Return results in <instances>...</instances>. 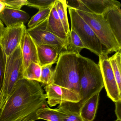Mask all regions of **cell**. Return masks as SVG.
I'll return each mask as SVG.
<instances>
[{
    "label": "cell",
    "instance_id": "obj_1",
    "mask_svg": "<svg viewBox=\"0 0 121 121\" xmlns=\"http://www.w3.org/2000/svg\"><path fill=\"white\" fill-rule=\"evenodd\" d=\"M46 94L39 83L23 79L0 110V121H36L37 111L48 107Z\"/></svg>",
    "mask_w": 121,
    "mask_h": 121
},
{
    "label": "cell",
    "instance_id": "obj_2",
    "mask_svg": "<svg viewBox=\"0 0 121 121\" xmlns=\"http://www.w3.org/2000/svg\"><path fill=\"white\" fill-rule=\"evenodd\" d=\"M78 63L80 100L78 103L61 104L70 110L79 113L81 108L86 101L97 93L100 92L104 85L98 64L80 54L78 55Z\"/></svg>",
    "mask_w": 121,
    "mask_h": 121
},
{
    "label": "cell",
    "instance_id": "obj_3",
    "mask_svg": "<svg viewBox=\"0 0 121 121\" xmlns=\"http://www.w3.org/2000/svg\"><path fill=\"white\" fill-rule=\"evenodd\" d=\"M78 55L66 51L59 54L54 70L52 83L70 89L79 95Z\"/></svg>",
    "mask_w": 121,
    "mask_h": 121
},
{
    "label": "cell",
    "instance_id": "obj_4",
    "mask_svg": "<svg viewBox=\"0 0 121 121\" xmlns=\"http://www.w3.org/2000/svg\"><path fill=\"white\" fill-rule=\"evenodd\" d=\"M22 60L20 44L10 56L6 57L4 83L0 93V110L16 87L23 79Z\"/></svg>",
    "mask_w": 121,
    "mask_h": 121
},
{
    "label": "cell",
    "instance_id": "obj_5",
    "mask_svg": "<svg viewBox=\"0 0 121 121\" xmlns=\"http://www.w3.org/2000/svg\"><path fill=\"white\" fill-rule=\"evenodd\" d=\"M76 10L92 30L108 54L121 50V45L117 41L103 15Z\"/></svg>",
    "mask_w": 121,
    "mask_h": 121
},
{
    "label": "cell",
    "instance_id": "obj_6",
    "mask_svg": "<svg viewBox=\"0 0 121 121\" xmlns=\"http://www.w3.org/2000/svg\"><path fill=\"white\" fill-rule=\"evenodd\" d=\"M68 9L71 22V30L80 37L85 49L98 56L104 54H108L92 30L76 10L71 8H68Z\"/></svg>",
    "mask_w": 121,
    "mask_h": 121
},
{
    "label": "cell",
    "instance_id": "obj_7",
    "mask_svg": "<svg viewBox=\"0 0 121 121\" xmlns=\"http://www.w3.org/2000/svg\"><path fill=\"white\" fill-rule=\"evenodd\" d=\"M99 56L98 64L102 72L104 87L108 97L115 102L121 99V92L117 86L108 54H104Z\"/></svg>",
    "mask_w": 121,
    "mask_h": 121
},
{
    "label": "cell",
    "instance_id": "obj_8",
    "mask_svg": "<svg viewBox=\"0 0 121 121\" xmlns=\"http://www.w3.org/2000/svg\"><path fill=\"white\" fill-rule=\"evenodd\" d=\"M47 103L51 107L65 103H78L80 100V95L74 91L51 83L44 86Z\"/></svg>",
    "mask_w": 121,
    "mask_h": 121
},
{
    "label": "cell",
    "instance_id": "obj_9",
    "mask_svg": "<svg viewBox=\"0 0 121 121\" xmlns=\"http://www.w3.org/2000/svg\"><path fill=\"white\" fill-rule=\"evenodd\" d=\"M47 19L33 28L26 31L36 45H46L58 47L61 50L65 49L66 42L46 30Z\"/></svg>",
    "mask_w": 121,
    "mask_h": 121
},
{
    "label": "cell",
    "instance_id": "obj_10",
    "mask_svg": "<svg viewBox=\"0 0 121 121\" xmlns=\"http://www.w3.org/2000/svg\"><path fill=\"white\" fill-rule=\"evenodd\" d=\"M26 29L24 24L5 27L0 39V46L6 57L10 56L20 45Z\"/></svg>",
    "mask_w": 121,
    "mask_h": 121
},
{
    "label": "cell",
    "instance_id": "obj_11",
    "mask_svg": "<svg viewBox=\"0 0 121 121\" xmlns=\"http://www.w3.org/2000/svg\"><path fill=\"white\" fill-rule=\"evenodd\" d=\"M22 56V70L32 62L39 64L36 44L26 31L20 43Z\"/></svg>",
    "mask_w": 121,
    "mask_h": 121
},
{
    "label": "cell",
    "instance_id": "obj_12",
    "mask_svg": "<svg viewBox=\"0 0 121 121\" xmlns=\"http://www.w3.org/2000/svg\"><path fill=\"white\" fill-rule=\"evenodd\" d=\"M29 15L23 10L5 7L0 13V20L8 28L13 27L29 22Z\"/></svg>",
    "mask_w": 121,
    "mask_h": 121
},
{
    "label": "cell",
    "instance_id": "obj_13",
    "mask_svg": "<svg viewBox=\"0 0 121 121\" xmlns=\"http://www.w3.org/2000/svg\"><path fill=\"white\" fill-rule=\"evenodd\" d=\"M90 13L104 16L109 11L121 8L120 2L115 0H81Z\"/></svg>",
    "mask_w": 121,
    "mask_h": 121
},
{
    "label": "cell",
    "instance_id": "obj_14",
    "mask_svg": "<svg viewBox=\"0 0 121 121\" xmlns=\"http://www.w3.org/2000/svg\"><path fill=\"white\" fill-rule=\"evenodd\" d=\"M36 46L39 64L41 67L54 64L62 51L57 46L46 45Z\"/></svg>",
    "mask_w": 121,
    "mask_h": 121
},
{
    "label": "cell",
    "instance_id": "obj_15",
    "mask_svg": "<svg viewBox=\"0 0 121 121\" xmlns=\"http://www.w3.org/2000/svg\"><path fill=\"white\" fill-rule=\"evenodd\" d=\"M54 4L47 19L46 30L65 41L67 44L68 37L55 9Z\"/></svg>",
    "mask_w": 121,
    "mask_h": 121
},
{
    "label": "cell",
    "instance_id": "obj_16",
    "mask_svg": "<svg viewBox=\"0 0 121 121\" xmlns=\"http://www.w3.org/2000/svg\"><path fill=\"white\" fill-rule=\"evenodd\" d=\"M100 92L97 93L87 100L79 110L83 121H93L95 117L99 103Z\"/></svg>",
    "mask_w": 121,
    "mask_h": 121
},
{
    "label": "cell",
    "instance_id": "obj_17",
    "mask_svg": "<svg viewBox=\"0 0 121 121\" xmlns=\"http://www.w3.org/2000/svg\"><path fill=\"white\" fill-rule=\"evenodd\" d=\"M104 17L117 41L121 45V8H115L112 10Z\"/></svg>",
    "mask_w": 121,
    "mask_h": 121
},
{
    "label": "cell",
    "instance_id": "obj_18",
    "mask_svg": "<svg viewBox=\"0 0 121 121\" xmlns=\"http://www.w3.org/2000/svg\"><path fill=\"white\" fill-rule=\"evenodd\" d=\"M54 7L59 17L64 28L65 32L68 38L70 30L67 15V6L66 0H56Z\"/></svg>",
    "mask_w": 121,
    "mask_h": 121
},
{
    "label": "cell",
    "instance_id": "obj_19",
    "mask_svg": "<svg viewBox=\"0 0 121 121\" xmlns=\"http://www.w3.org/2000/svg\"><path fill=\"white\" fill-rule=\"evenodd\" d=\"M84 48H85V46L80 37L75 31L71 30L65 49L66 51L79 54Z\"/></svg>",
    "mask_w": 121,
    "mask_h": 121
},
{
    "label": "cell",
    "instance_id": "obj_20",
    "mask_svg": "<svg viewBox=\"0 0 121 121\" xmlns=\"http://www.w3.org/2000/svg\"><path fill=\"white\" fill-rule=\"evenodd\" d=\"M38 120L47 121H62V114L58 109H53L48 107H43L37 112Z\"/></svg>",
    "mask_w": 121,
    "mask_h": 121
},
{
    "label": "cell",
    "instance_id": "obj_21",
    "mask_svg": "<svg viewBox=\"0 0 121 121\" xmlns=\"http://www.w3.org/2000/svg\"><path fill=\"white\" fill-rule=\"evenodd\" d=\"M109 60L118 87L121 92V50L117 52L113 56L109 58Z\"/></svg>",
    "mask_w": 121,
    "mask_h": 121
},
{
    "label": "cell",
    "instance_id": "obj_22",
    "mask_svg": "<svg viewBox=\"0 0 121 121\" xmlns=\"http://www.w3.org/2000/svg\"><path fill=\"white\" fill-rule=\"evenodd\" d=\"M41 72L42 67L39 64L32 62L23 71L22 77L24 79L40 82Z\"/></svg>",
    "mask_w": 121,
    "mask_h": 121
},
{
    "label": "cell",
    "instance_id": "obj_23",
    "mask_svg": "<svg viewBox=\"0 0 121 121\" xmlns=\"http://www.w3.org/2000/svg\"><path fill=\"white\" fill-rule=\"evenodd\" d=\"M53 5L47 8L39 10V12L34 15L28 22V29L35 27L47 19Z\"/></svg>",
    "mask_w": 121,
    "mask_h": 121
},
{
    "label": "cell",
    "instance_id": "obj_24",
    "mask_svg": "<svg viewBox=\"0 0 121 121\" xmlns=\"http://www.w3.org/2000/svg\"><path fill=\"white\" fill-rule=\"evenodd\" d=\"M57 109L62 114V121H83L80 114L70 110L62 104Z\"/></svg>",
    "mask_w": 121,
    "mask_h": 121
},
{
    "label": "cell",
    "instance_id": "obj_25",
    "mask_svg": "<svg viewBox=\"0 0 121 121\" xmlns=\"http://www.w3.org/2000/svg\"><path fill=\"white\" fill-rule=\"evenodd\" d=\"M52 65H47L42 67L40 82L44 86L53 83L54 70L52 69Z\"/></svg>",
    "mask_w": 121,
    "mask_h": 121
},
{
    "label": "cell",
    "instance_id": "obj_26",
    "mask_svg": "<svg viewBox=\"0 0 121 121\" xmlns=\"http://www.w3.org/2000/svg\"><path fill=\"white\" fill-rule=\"evenodd\" d=\"M27 1L28 4L27 6L40 10L52 6L56 0H29Z\"/></svg>",
    "mask_w": 121,
    "mask_h": 121
},
{
    "label": "cell",
    "instance_id": "obj_27",
    "mask_svg": "<svg viewBox=\"0 0 121 121\" xmlns=\"http://www.w3.org/2000/svg\"><path fill=\"white\" fill-rule=\"evenodd\" d=\"M5 4L6 7L14 9L20 10L24 6L28 5V2L27 0H2Z\"/></svg>",
    "mask_w": 121,
    "mask_h": 121
},
{
    "label": "cell",
    "instance_id": "obj_28",
    "mask_svg": "<svg viewBox=\"0 0 121 121\" xmlns=\"http://www.w3.org/2000/svg\"><path fill=\"white\" fill-rule=\"evenodd\" d=\"M6 56L0 46V93L2 91L4 83Z\"/></svg>",
    "mask_w": 121,
    "mask_h": 121
},
{
    "label": "cell",
    "instance_id": "obj_29",
    "mask_svg": "<svg viewBox=\"0 0 121 121\" xmlns=\"http://www.w3.org/2000/svg\"><path fill=\"white\" fill-rule=\"evenodd\" d=\"M66 3L67 8H73L77 10L90 13L88 9L82 2L81 0H66Z\"/></svg>",
    "mask_w": 121,
    "mask_h": 121
},
{
    "label": "cell",
    "instance_id": "obj_30",
    "mask_svg": "<svg viewBox=\"0 0 121 121\" xmlns=\"http://www.w3.org/2000/svg\"><path fill=\"white\" fill-rule=\"evenodd\" d=\"M115 112L117 119L121 120V99L115 102Z\"/></svg>",
    "mask_w": 121,
    "mask_h": 121
},
{
    "label": "cell",
    "instance_id": "obj_31",
    "mask_svg": "<svg viewBox=\"0 0 121 121\" xmlns=\"http://www.w3.org/2000/svg\"><path fill=\"white\" fill-rule=\"evenodd\" d=\"M5 27L2 21L0 20V39L2 37L4 31Z\"/></svg>",
    "mask_w": 121,
    "mask_h": 121
},
{
    "label": "cell",
    "instance_id": "obj_32",
    "mask_svg": "<svg viewBox=\"0 0 121 121\" xmlns=\"http://www.w3.org/2000/svg\"><path fill=\"white\" fill-rule=\"evenodd\" d=\"M6 7L5 4L2 0H0V13H1Z\"/></svg>",
    "mask_w": 121,
    "mask_h": 121
},
{
    "label": "cell",
    "instance_id": "obj_33",
    "mask_svg": "<svg viewBox=\"0 0 121 121\" xmlns=\"http://www.w3.org/2000/svg\"><path fill=\"white\" fill-rule=\"evenodd\" d=\"M115 121H121V120L119 119H117Z\"/></svg>",
    "mask_w": 121,
    "mask_h": 121
}]
</instances>
